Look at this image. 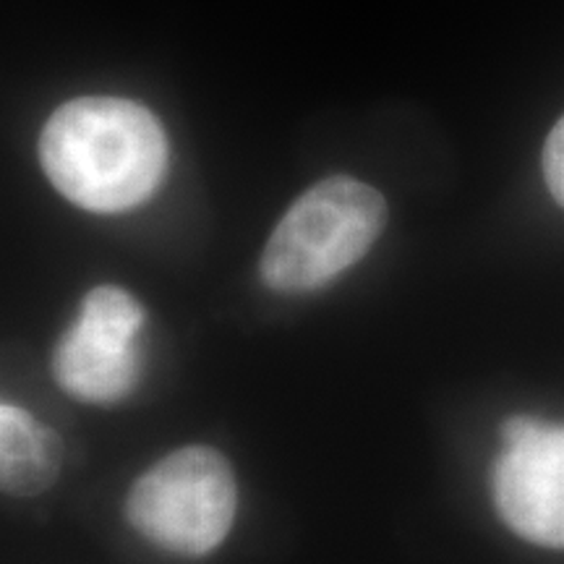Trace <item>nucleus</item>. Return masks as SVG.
<instances>
[{"instance_id":"1","label":"nucleus","mask_w":564,"mask_h":564,"mask_svg":"<svg viewBox=\"0 0 564 564\" xmlns=\"http://www.w3.org/2000/svg\"><path fill=\"white\" fill-rule=\"evenodd\" d=\"M40 162L76 207L116 215L139 207L160 186L167 139L158 118L137 102L79 97L45 123Z\"/></svg>"},{"instance_id":"2","label":"nucleus","mask_w":564,"mask_h":564,"mask_svg":"<svg viewBox=\"0 0 564 564\" xmlns=\"http://www.w3.org/2000/svg\"><path fill=\"white\" fill-rule=\"evenodd\" d=\"M377 188L335 175L293 202L262 253V280L278 293H308L369 253L384 228Z\"/></svg>"},{"instance_id":"3","label":"nucleus","mask_w":564,"mask_h":564,"mask_svg":"<svg viewBox=\"0 0 564 564\" xmlns=\"http://www.w3.org/2000/svg\"><path fill=\"white\" fill-rule=\"evenodd\" d=\"M238 486L230 463L212 447L175 449L133 481L126 518L154 546L181 556L215 552L230 533Z\"/></svg>"},{"instance_id":"4","label":"nucleus","mask_w":564,"mask_h":564,"mask_svg":"<svg viewBox=\"0 0 564 564\" xmlns=\"http://www.w3.org/2000/svg\"><path fill=\"white\" fill-rule=\"evenodd\" d=\"M141 324L144 308L123 288L89 291L53 350L55 382L82 403H121L139 382Z\"/></svg>"},{"instance_id":"5","label":"nucleus","mask_w":564,"mask_h":564,"mask_svg":"<svg viewBox=\"0 0 564 564\" xmlns=\"http://www.w3.org/2000/svg\"><path fill=\"white\" fill-rule=\"evenodd\" d=\"M491 494L499 518L520 539L564 549V423L507 419Z\"/></svg>"},{"instance_id":"6","label":"nucleus","mask_w":564,"mask_h":564,"mask_svg":"<svg viewBox=\"0 0 564 564\" xmlns=\"http://www.w3.org/2000/svg\"><path fill=\"white\" fill-rule=\"evenodd\" d=\"M61 440L24 408L0 405V486L11 497H37L61 474Z\"/></svg>"},{"instance_id":"7","label":"nucleus","mask_w":564,"mask_h":564,"mask_svg":"<svg viewBox=\"0 0 564 564\" xmlns=\"http://www.w3.org/2000/svg\"><path fill=\"white\" fill-rule=\"evenodd\" d=\"M544 178L549 192L564 207V116L554 123L544 144Z\"/></svg>"}]
</instances>
